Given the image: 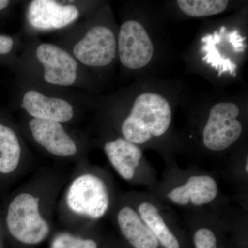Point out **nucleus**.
I'll return each mask as SVG.
<instances>
[{
	"mask_svg": "<svg viewBox=\"0 0 248 248\" xmlns=\"http://www.w3.org/2000/svg\"><path fill=\"white\" fill-rule=\"evenodd\" d=\"M179 81L159 78L139 80L125 108L113 121V130L122 138L157 152L166 166L176 161L178 153L175 113L184 97Z\"/></svg>",
	"mask_w": 248,
	"mask_h": 248,
	"instance_id": "nucleus-1",
	"label": "nucleus"
},
{
	"mask_svg": "<svg viewBox=\"0 0 248 248\" xmlns=\"http://www.w3.org/2000/svg\"><path fill=\"white\" fill-rule=\"evenodd\" d=\"M248 110L245 95L207 94L189 110L185 127L176 131L178 153L228 156L248 143Z\"/></svg>",
	"mask_w": 248,
	"mask_h": 248,
	"instance_id": "nucleus-2",
	"label": "nucleus"
},
{
	"mask_svg": "<svg viewBox=\"0 0 248 248\" xmlns=\"http://www.w3.org/2000/svg\"><path fill=\"white\" fill-rule=\"evenodd\" d=\"M68 176L53 169H40L14 190L1 205L5 235L22 246L32 247L53 231L57 204Z\"/></svg>",
	"mask_w": 248,
	"mask_h": 248,
	"instance_id": "nucleus-3",
	"label": "nucleus"
},
{
	"mask_svg": "<svg viewBox=\"0 0 248 248\" xmlns=\"http://www.w3.org/2000/svg\"><path fill=\"white\" fill-rule=\"evenodd\" d=\"M246 7L229 17L202 24L184 53L189 69L217 85L240 80L248 56Z\"/></svg>",
	"mask_w": 248,
	"mask_h": 248,
	"instance_id": "nucleus-4",
	"label": "nucleus"
},
{
	"mask_svg": "<svg viewBox=\"0 0 248 248\" xmlns=\"http://www.w3.org/2000/svg\"><path fill=\"white\" fill-rule=\"evenodd\" d=\"M168 19L165 8L140 2L120 26L117 56L124 69L138 76L139 80L156 78L160 66L170 58Z\"/></svg>",
	"mask_w": 248,
	"mask_h": 248,
	"instance_id": "nucleus-5",
	"label": "nucleus"
},
{
	"mask_svg": "<svg viewBox=\"0 0 248 248\" xmlns=\"http://www.w3.org/2000/svg\"><path fill=\"white\" fill-rule=\"evenodd\" d=\"M117 197L110 173L83 161L68 178L59 197L55 215L67 230L89 229L109 217Z\"/></svg>",
	"mask_w": 248,
	"mask_h": 248,
	"instance_id": "nucleus-6",
	"label": "nucleus"
},
{
	"mask_svg": "<svg viewBox=\"0 0 248 248\" xmlns=\"http://www.w3.org/2000/svg\"><path fill=\"white\" fill-rule=\"evenodd\" d=\"M148 192L164 204L188 210H218L231 199L222 193L216 176L195 165L186 169L177 161L166 166L162 179Z\"/></svg>",
	"mask_w": 248,
	"mask_h": 248,
	"instance_id": "nucleus-7",
	"label": "nucleus"
},
{
	"mask_svg": "<svg viewBox=\"0 0 248 248\" xmlns=\"http://www.w3.org/2000/svg\"><path fill=\"white\" fill-rule=\"evenodd\" d=\"M112 130L103 139L102 148L112 169L128 184L151 190L159 181L156 170L140 146Z\"/></svg>",
	"mask_w": 248,
	"mask_h": 248,
	"instance_id": "nucleus-8",
	"label": "nucleus"
},
{
	"mask_svg": "<svg viewBox=\"0 0 248 248\" xmlns=\"http://www.w3.org/2000/svg\"><path fill=\"white\" fill-rule=\"evenodd\" d=\"M134 207L163 248H182L184 231L164 203L149 192H127Z\"/></svg>",
	"mask_w": 248,
	"mask_h": 248,
	"instance_id": "nucleus-9",
	"label": "nucleus"
},
{
	"mask_svg": "<svg viewBox=\"0 0 248 248\" xmlns=\"http://www.w3.org/2000/svg\"><path fill=\"white\" fill-rule=\"evenodd\" d=\"M29 133L36 144L53 157L86 161L81 157L79 142L68 133L63 124L32 118L28 123Z\"/></svg>",
	"mask_w": 248,
	"mask_h": 248,
	"instance_id": "nucleus-10",
	"label": "nucleus"
},
{
	"mask_svg": "<svg viewBox=\"0 0 248 248\" xmlns=\"http://www.w3.org/2000/svg\"><path fill=\"white\" fill-rule=\"evenodd\" d=\"M76 60L85 66L104 68L110 66L117 56V36L106 24L90 28L73 50Z\"/></svg>",
	"mask_w": 248,
	"mask_h": 248,
	"instance_id": "nucleus-11",
	"label": "nucleus"
},
{
	"mask_svg": "<svg viewBox=\"0 0 248 248\" xmlns=\"http://www.w3.org/2000/svg\"><path fill=\"white\" fill-rule=\"evenodd\" d=\"M121 236L132 248H160L159 241L139 215L126 192L117 195L109 215Z\"/></svg>",
	"mask_w": 248,
	"mask_h": 248,
	"instance_id": "nucleus-12",
	"label": "nucleus"
},
{
	"mask_svg": "<svg viewBox=\"0 0 248 248\" xmlns=\"http://www.w3.org/2000/svg\"><path fill=\"white\" fill-rule=\"evenodd\" d=\"M24 146L14 128L0 122V191L28 170Z\"/></svg>",
	"mask_w": 248,
	"mask_h": 248,
	"instance_id": "nucleus-13",
	"label": "nucleus"
},
{
	"mask_svg": "<svg viewBox=\"0 0 248 248\" xmlns=\"http://www.w3.org/2000/svg\"><path fill=\"white\" fill-rule=\"evenodd\" d=\"M36 56L44 67L46 82L57 86H69L76 82L78 63L66 50L53 44H41Z\"/></svg>",
	"mask_w": 248,
	"mask_h": 248,
	"instance_id": "nucleus-14",
	"label": "nucleus"
},
{
	"mask_svg": "<svg viewBox=\"0 0 248 248\" xmlns=\"http://www.w3.org/2000/svg\"><path fill=\"white\" fill-rule=\"evenodd\" d=\"M79 15L78 8L73 5H63L50 0H35L29 6L28 19L36 29L53 30L69 25Z\"/></svg>",
	"mask_w": 248,
	"mask_h": 248,
	"instance_id": "nucleus-15",
	"label": "nucleus"
},
{
	"mask_svg": "<svg viewBox=\"0 0 248 248\" xmlns=\"http://www.w3.org/2000/svg\"><path fill=\"white\" fill-rule=\"evenodd\" d=\"M218 210L203 209L184 213L186 226L192 233L195 248H219L221 222Z\"/></svg>",
	"mask_w": 248,
	"mask_h": 248,
	"instance_id": "nucleus-16",
	"label": "nucleus"
},
{
	"mask_svg": "<svg viewBox=\"0 0 248 248\" xmlns=\"http://www.w3.org/2000/svg\"><path fill=\"white\" fill-rule=\"evenodd\" d=\"M22 107L32 118L64 124L74 117L71 104L60 98L48 97L38 91H29L22 99Z\"/></svg>",
	"mask_w": 248,
	"mask_h": 248,
	"instance_id": "nucleus-17",
	"label": "nucleus"
},
{
	"mask_svg": "<svg viewBox=\"0 0 248 248\" xmlns=\"http://www.w3.org/2000/svg\"><path fill=\"white\" fill-rule=\"evenodd\" d=\"M239 1L228 0H177L165 4L168 16L181 19L208 18L241 8Z\"/></svg>",
	"mask_w": 248,
	"mask_h": 248,
	"instance_id": "nucleus-18",
	"label": "nucleus"
},
{
	"mask_svg": "<svg viewBox=\"0 0 248 248\" xmlns=\"http://www.w3.org/2000/svg\"><path fill=\"white\" fill-rule=\"evenodd\" d=\"M223 176L236 191V200L244 211L248 212V143L228 155Z\"/></svg>",
	"mask_w": 248,
	"mask_h": 248,
	"instance_id": "nucleus-19",
	"label": "nucleus"
},
{
	"mask_svg": "<svg viewBox=\"0 0 248 248\" xmlns=\"http://www.w3.org/2000/svg\"><path fill=\"white\" fill-rule=\"evenodd\" d=\"M97 226L75 231L62 230L53 235L50 248H99Z\"/></svg>",
	"mask_w": 248,
	"mask_h": 248,
	"instance_id": "nucleus-20",
	"label": "nucleus"
},
{
	"mask_svg": "<svg viewBox=\"0 0 248 248\" xmlns=\"http://www.w3.org/2000/svg\"><path fill=\"white\" fill-rule=\"evenodd\" d=\"M14 46V40L11 37L0 35V55L9 53Z\"/></svg>",
	"mask_w": 248,
	"mask_h": 248,
	"instance_id": "nucleus-21",
	"label": "nucleus"
},
{
	"mask_svg": "<svg viewBox=\"0 0 248 248\" xmlns=\"http://www.w3.org/2000/svg\"><path fill=\"white\" fill-rule=\"evenodd\" d=\"M5 235L4 228L3 226L2 221H1V218H0V248H1V239Z\"/></svg>",
	"mask_w": 248,
	"mask_h": 248,
	"instance_id": "nucleus-22",
	"label": "nucleus"
},
{
	"mask_svg": "<svg viewBox=\"0 0 248 248\" xmlns=\"http://www.w3.org/2000/svg\"><path fill=\"white\" fill-rule=\"evenodd\" d=\"M9 4V1L7 0H0V11L7 7Z\"/></svg>",
	"mask_w": 248,
	"mask_h": 248,
	"instance_id": "nucleus-23",
	"label": "nucleus"
}]
</instances>
